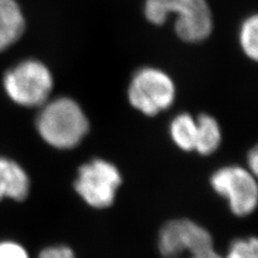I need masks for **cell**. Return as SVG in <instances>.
Segmentation results:
<instances>
[{"instance_id":"2e32d148","label":"cell","mask_w":258,"mask_h":258,"mask_svg":"<svg viewBox=\"0 0 258 258\" xmlns=\"http://www.w3.org/2000/svg\"><path fill=\"white\" fill-rule=\"evenodd\" d=\"M247 164H248V171L252 172L254 175L258 172V152L257 148H254L248 154L247 158Z\"/></svg>"},{"instance_id":"9c48e42d","label":"cell","mask_w":258,"mask_h":258,"mask_svg":"<svg viewBox=\"0 0 258 258\" xmlns=\"http://www.w3.org/2000/svg\"><path fill=\"white\" fill-rule=\"evenodd\" d=\"M25 16L15 0H0V52L18 42L25 30Z\"/></svg>"},{"instance_id":"30bf717a","label":"cell","mask_w":258,"mask_h":258,"mask_svg":"<svg viewBox=\"0 0 258 258\" xmlns=\"http://www.w3.org/2000/svg\"><path fill=\"white\" fill-rule=\"evenodd\" d=\"M195 151L201 155H211L219 149L222 133L217 120L208 114H200L197 119Z\"/></svg>"},{"instance_id":"6da1fadb","label":"cell","mask_w":258,"mask_h":258,"mask_svg":"<svg viewBox=\"0 0 258 258\" xmlns=\"http://www.w3.org/2000/svg\"><path fill=\"white\" fill-rule=\"evenodd\" d=\"M36 126L41 138L59 150L76 148L90 129L82 108L67 97L45 102L37 116Z\"/></svg>"},{"instance_id":"277c9868","label":"cell","mask_w":258,"mask_h":258,"mask_svg":"<svg viewBox=\"0 0 258 258\" xmlns=\"http://www.w3.org/2000/svg\"><path fill=\"white\" fill-rule=\"evenodd\" d=\"M122 181L114 165L104 159H94L79 168L74 186L87 206L102 210L114 204Z\"/></svg>"},{"instance_id":"8fae6325","label":"cell","mask_w":258,"mask_h":258,"mask_svg":"<svg viewBox=\"0 0 258 258\" xmlns=\"http://www.w3.org/2000/svg\"><path fill=\"white\" fill-rule=\"evenodd\" d=\"M170 136L173 142L185 152L195 151L197 123L188 113L175 116L170 124Z\"/></svg>"},{"instance_id":"7c38bea8","label":"cell","mask_w":258,"mask_h":258,"mask_svg":"<svg viewBox=\"0 0 258 258\" xmlns=\"http://www.w3.org/2000/svg\"><path fill=\"white\" fill-rule=\"evenodd\" d=\"M240 44L247 57L257 60L258 57V18H247L240 29Z\"/></svg>"},{"instance_id":"52a82bcc","label":"cell","mask_w":258,"mask_h":258,"mask_svg":"<svg viewBox=\"0 0 258 258\" xmlns=\"http://www.w3.org/2000/svg\"><path fill=\"white\" fill-rule=\"evenodd\" d=\"M157 248L164 258L195 255L214 248L213 237L204 226L189 219L168 221L160 228Z\"/></svg>"},{"instance_id":"5b68a950","label":"cell","mask_w":258,"mask_h":258,"mask_svg":"<svg viewBox=\"0 0 258 258\" xmlns=\"http://www.w3.org/2000/svg\"><path fill=\"white\" fill-rule=\"evenodd\" d=\"M174 97L173 81L156 68H142L137 71L128 88V99L132 106L148 116H154L170 108Z\"/></svg>"},{"instance_id":"4fadbf2b","label":"cell","mask_w":258,"mask_h":258,"mask_svg":"<svg viewBox=\"0 0 258 258\" xmlns=\"http://www.w3.org/2000/svg\"><path fill=\"white\" fill-rule=\"evenodd\" d=\"M223 258H258V241L255 237L233 240Z\"/></svg>"},{"instance_id":"5bb4252c","label":"cell","mask_w":258,"mask_h":258,"mask_svg":"<svg viewBox=\"0 0 258 258\" xmlns=\"http://www.w3.org/2000/svg\"><path fill=\"white\" fill-rule=\"evenodd\" d=\"M0 258H30L28 251L13 240L0 241Z\"/></svg>"},{"instance_id":"e0dca14e","label":"cell","mask_w":258,"mask_h":258,"mask_svg":"<svg viewBox=\"0 0 258 258\" xmlns=\"http://www.w3.org/2000/svg\"><path fill=\"white\" fill-rule=\"evenodd\" d=\"M189 258H223V256L217 253L214 248H212V249H209V251H206L203 253L190 255Z\"/></svg>"},{"instance_id":"3957f363","label":"cell","mask_w":258,"mask_h":258,"mask_svg":"<svg viewBox=\"0 0 258 258\" xmlns=\"http://www.w3.org/2000/svg\"><path fill=\"white\" fill-rule=\"evenodd\" d=\"M4 88L9 98L23 107H42L53 90V76L37 59H25L6 72Z\"/></svg>"},{"instance_id":"7a4b0ae2","label":"cell","mask_w":258,"mask_h":258,"mask_svg":"<svg viewBox=\"0 0 258 258\" xmlns=\"http://www.w3.org/2000/svg\"><path fill=\"white\" fill-rule=\"evenodd\" d=\"M171 13L176 15L174 29L183 41L199 42L211 34L213 20L207 0H145V18L154 25H163Z\"/></svg>"},{"instance_id":"8992f818","label":"cell","mask_w":258,"mask_h":258,"mask_svg":"<svg viewBox=\"0 0 258 258\" xmlns=\"http://www.w3.org/2000/svg\"><path fill=\"white\" fill-rule=\"evenodd\" d=\"M213 190L227 200L233 215H251L258 203L255 175L239 166H226L216 170L210 179Z\"/></svg>"},{"instance_id":"ba28073f","label":"cell","mask_w":258,"mask_h":258,"mask_svg":"<svg viewBox=\"0 0 258 258\" xmlns=\"http://www.w3.org/2000/svg\"><path fill=\"white\" fill-rule=\"evenodd\" d=\"M30 191V179L19 163L0 157V201L11 199L24 201Z\"/></svg>"},{"instance_id":"9a60e30c","label":"cell","mask_w":258,"mask_h":258,"mask_svg":"<svg viewBox=\"0 0 258 258\" xmlns=\"http://www.w3.org/2000/svg\"><path fill=\"white\" fill-rule=\"evenodd\" d=\"M38 258H77V256L67 245H52L41 249Z\"/></svg>"}]
</instances>
